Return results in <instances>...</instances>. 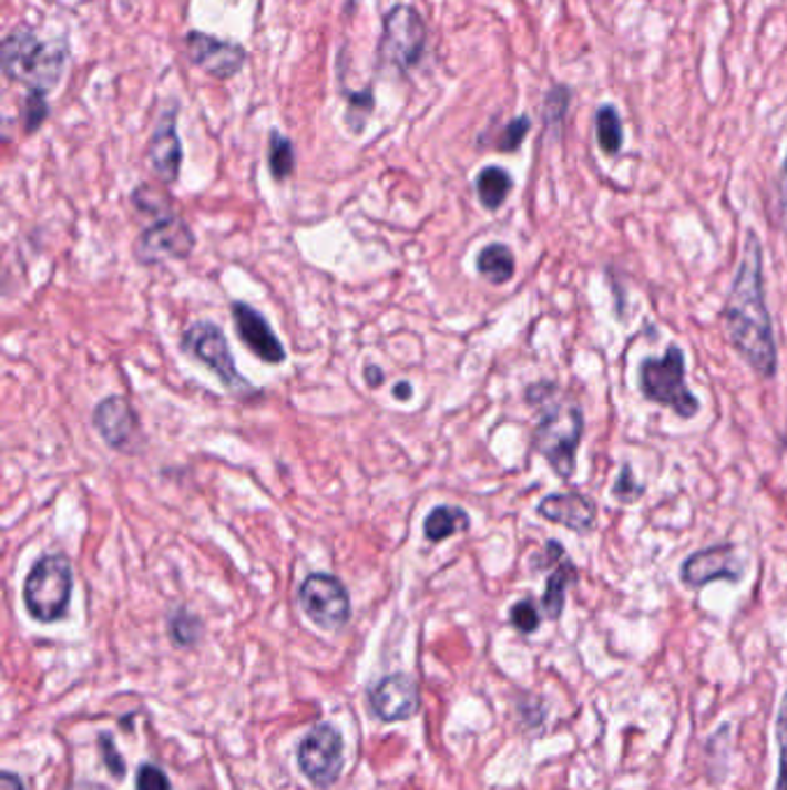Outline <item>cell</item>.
<instances>
[{
  "mask_svg": "<svg viewBox=\"0 0 787 790\" xmlns=\"http://www.w3.org/2000/svg\"><path fill=\"white\" fill-rule=\"evenodd\" d=\"M720 317L727 342L750 370L765 379H774L778 370V349L765 296V248L755 232H748L746 236L737 276L729 287Z\"/></svg>",
  "mask_w": 787,
  "mask_h": 790,
  "instance_id": "cell-1",
  "label": "cell"
},
{
  "mask_svg": "<svg viewBox=\"0 0 787 790\" xmlns=\"http://www.w3.org/2000/svg\"><path fill=\"white\" fill-rule=\"evenodd\" d=\"M527 402L539 407L541 412L533 447L559 479L569 481L578 470V449L584 438V412L580 402L561 393L550 381L529 387Z\"/></svg>",
  "mask_w": 787,
  "mask_h": 790,
  "instance_id": "cell-2",
  "label": "cell"
},
{
  "mask_svg": "<svg viewBox=\"0 0 787 790\" xmlns=\"http://www.w3.org/2000/svg\"><path fill=\"white\" fill-rule=\"evenodd\" d=\"M642 396L667 407L679 419H693L699 412V400L686 384V357L679 345H670L661 359H644L637 368Z\"/></svg>",
  "mask_w": 787,
  "mask_h": 790,
  "instance_id": "cell-3",
  "label": "cell"
},
{
  "mask_svg": "<svg viewBox=\"0 0 787 790\" xmlns=\"http://www.w3.org/2000/svg\"><path fill=\"white\" fill-rule=\"evenodd\" d=\"M65 53L51 44H44L25 29L12 31L3 42V70L10 79L31 86V91H44L59 84Z\"/></svg>",
  "mask_w": 787,
  "mask_h": 790,
  "instance_id": "cell-4",
  "label": "cell"
},
{
  "mask_svg": "<svg viewBox=\"0 0 787 790\" xmlns=\"http://www.w3.org/2000/svg\"><path fill=\"white\" fill-rule=\"evenodd\" d=\"M72 598V566L65 555H42L28 571L23 604L33 619L51 624L61 619Z\"/></svg>",
  "mask_w": 787,
  "mask_h": 790,
  "instance_id": "cell-5",
  "label": "cell"
},
{
  "mask_svg": "<svg viewBox=\"0 0 787 790\" xmlns=\"http://www.w3.org/2000/svg\"><path fill=\"white\" fill-rule=\"evenodd\" d=\"M183 349L194 357L200 363H204L215 377L222 381L224 387L241 393V391H252V387L245 381V377L238 372L234 353L229 349L227 336L213 321H196L183 334Z\"/></svg>",
  "mask_w": 787,
  "mask_h": 790,
  "instance_id": "cell-6",
  "label": "cell"
},
{
  "mask_svg": "<svg viewBox=\"0 0 787 790\" xmlns=\"http://www.w3.org/2000/svg\"><path fill=\"white\" fill-rule=\"evenodd\" d=\"M298 604L303 613L326 632H337L351 617L349 592L340 578L330 574L307 576L298 587Z\"/></svg>",
  "mask_w": 787,
  "mask_h": 790,
  "instance_id": "cell-7",
  "label": "cell"
},
{
  "mask_svg": "<svg viewBox=\"0 0 787 790\" xmlns=\"http://www.w3.org/2000/svg\"><path fill=\"white\" fill-rule=\"evenodd\" d=\"M345 766V742L333 726L319 724L305 735L298 747V768L317 788H328Z\"/></svg>",
  "mask_w": 787,
  "mask_h": 790,
  "instance_id": "cell-8",
  "label": "cell"
},
{
  "mask_svg": "<svg viewBox=\"0 0 787 790\" xmlns=\"http://www.w3.org/2000/svg\"><path fill=\"white\" fill-rule=\"evenodd\" d=\"M426 40H428L426 23L413 8L398 6L384 17V35H381L384 61L398 65L400 70H409L420 61Z\"/></svg>",
  "mask_w": 787,
  "mask_h": 790,
  "instance_id": "cell-9",
  "label": "cell"
},
{
  "mask_svg": "<svg viewBox=\"0 0 787 790\" xmlns=\"http://www.w3.org/2000/svg\"><path fill=\"white\" fill-rule=\"evenodd\" d=\"M194 248V234L190 225L176 213L160 215V220L142 232L134 243V257L139 264L155 266L190 257Z\"/></svg>",
  "mask_w": 787,
  "mask_h": 790,
  "instance_id": "cell-10",
  "label": "cell"
},
{
  "mask_svg": "<svg viewBox=\"0 0 787 790\" xmlns=\"http://www.w3.org/2000/svg\"><path fill=\"white\" fill-rule=\"evenodd\" d=\"M93 425L102 442L119 453H139L146 444L134 407L123 396L104 398L93 412Z\"/></svg>",
  "mask_w": 787,
  "mask_h": 790,
  "instance_id": "cell-11",
  "label": "cell"
},
{
  "mask_svg": "<svg viewBox=\"0 0 787 790\" xmlns=\"http://www.w3.org/2000/svg\"><path fill=\"white\" fill-rule=\"evenodd\" d=\"M682 583L691 589H699L714 581L739 583L744 576V566L737 560L735 543H718L712 548H702L688 555L682 564Z\"/></svg>",
  "mask_w": 787,
  "mask_h": 790,
  "instance_id": "cell-12",
  "label": "cell"
},
{
  "mask_svg": "<svg viewBox=\"0 0 787 790\" xmlns=\"http://www.w3.org/2000/svg\"><path fill=\"white\" fill-rule=\"evenodd\" d=\"M185 49L190 61L202 68L204 72H208L211 76L217 79H229L234 74L241 72V68L245 65V49L234 44V42H224L217 40L213 35L192 31L185 38Z\"/></svg>",
  "mask_w": 787,
  "mask_h": 790,
  "instance_id": "cell-13",
  "label": "cell"
},
{
  "mask_svg": "<svg viewBox=\"0 0 787 790\" xmlns=\"http://www.w3.org/2000/svg\"><path fill=\"white\" fill-rule=\"evenodd\" d=\"M232 315L243 345L255 353V357L273 366L285 363L287 351L275 336V331L270 329V324L264 319V315H259L255 308L241 301L232 304Z\"/></svg>",
  "mask_w": 787,
  "mask_h": 790,
  "instance_id": "cell-14",
  "label": "cell"
},
{
  "mask_svg": "<svg viewBox=\"0 0 787 790\" xmlns=\"http://www.w3.org/2000/svg\"><path fill=\"white\" fill-rule=\"evenodd\" d=\"M418 687L409 675L396 673L384 677L370 689L372 712L384 721H402L418 712Z\"/></svg>",
  "mask_w": 787,
  "mask_h": 790,
  "instance_id": "cell-15",
  "label": "cell"
},
{
  "mask_svg": "<svg viewBox=\"0 0 787 790\" xmlns=\"http://www.w3.org/2000/svg\"><path fill=\"white\" fill-rule=\"evenodd\" d=\"M536 513L550 523H556L578 534H586L596 527L599 509L594 500L582 493H554L541 500Z\"/></svg>",
  "mask_w": 787,
  "mask_h": 790,
  "instance_id": "cell-16",
  "label": "cell"
},
{
  "mask_svg": "<svg viewBox=\"0 0 787 790\" xmlns=\"http://www.w3.org/2000/svg\"><path fill=\"white\" fill-rule=\"evenodd\" d=\"M149 160L153 172L160 176L164 183H174L181 174V162H183V148L181 140L176 134V123H174V112H168L157 130L153 132L151 144H149Z\"/></svg>",
  "mask_w": 787,
  "mask_h": 790,
  "instance_id": "cell-17",
  "label": "cell"
},
{
  "mask_svg": "<svg viewBox=\"0 0 787 790\" xmlns=\"http://www.w3.org/2000/svg\"><path fill=\"white\" fill-rule=\"evenodd\" d=\"M476 268L486 280L492 285H505L511 283L515 276V255L503 243H490L478 253L476 257Z\"/></svg>",
  "mask_w": 787,
  "mask_h": 790,
  "instance_id": "cell-18",
  "label": "cell"
},
{
  "mask_svg": "<svg viewBox=\"0 0 787 790\" xmlns=\"http://www.w3.org/2000/svg\"><path fill=\"white\" fill-rule=\"evenodd\" d=\"M578 581V568L571 560H561L550 574L543 592V611L548 619H559L566 606V589Z\"/></svg>",
  "mask_w": 787,
  "mask_h": 790,
  "instance_id": "cell-19",
  "label": "cell"
},
{
  "mask_svg": "<svg viewBox=\"0 0 787 790\" xmlns=\"http://www.w3.org/2000/svg\"><path fill=\"white\" fill-rule=\"evenodd\" d=\"M469 525H471V521H469V513L464 509L446 504V506H437L428 513L426 523H423V532L430 543H439V541L451 538L458 532H467Z\"/></svg>",
  "mask_w": 787,
  "mask_h": 790,
  "instance_id": "cell-20",
  "label": "cell"
},
{
  "mask_svg": "<svg viewBox=\"0 0 787 790\" xmlns=\"http://www.w3.org/2000/svg\"><path fill=\"white\" fill-rule=\"evenodd\" d=\"M511 189H513V178L501 167H486L476 178L478 199H481V204L488 211H497L499 206H503V202L511 195Z\"/></svg>",
  "mask_w": 787,
  "mask_h": 790,
  "instance_id": "cell-21",
  "label": "cell"
},
{
  "mask_svg": "<svg viewBox=\"0 0 787 790\" xmlns=\"http://www.w3.org/2000/svg\"><path fill=\"white\" fill-rule=\"evenodd\" d=\"M596 140L605 155H616L624 146V130L622 119L616 114V109L605 104L596 114Z\"/></svg>",
  "mask_w": 787,
  "mask_h": 790,
  "instance_id": "cell-22",
  "label": "cell"
},
{
  "mask_svg": "<svg viewBox=\"0 0 787 790\" xmlns=\"http://www.w3.org/2000/svg\"><path fill=\"white\" fill-rule=\"evenodd\" d=\"M268 165L270 174L275 181H287L294 174V146L287 137H283L279 132L270 134V148H268Z\"/></svg>",
  "mask_w": 787,
  "mask_h": 790,
  "instance_id": "cell-23",
  "label": "cell"
},
{
  "mask_svg": "<svg viewBox=\"0 0 787 790\" xmlns=\"http://www.w3.org/2000/svg\"><path fill=\"white\" fill-rule=\"evenodd\" d=\"M168 632H172V638L178 645H192L200 640L202 622L185 611H178L176 615L168 617Z\"/></svg>",
  "mask_w": 787,
  "mask_h": 790,
  "instance_id": "cell-24",
  "label": "cell"
},
{
  "mask_svg": "<svg viewBox=\"0 0 787 790\" xmlns=\"http://www.w3.org/2000/svg\"><path fill=\"white\" fill-rule=\"evenodd\" d=\"M132 202L134 206L142 211V213H157V215H166V213H172L168 211V199L162 189L153 187V185H142V187H136L134 189V195H132Z\"/></svg>",
  "mask_w": 787,
  "mask_h": 790,
  "instance_id": "cell-25",
  "label": "cell"
},
{
  "mask_svg": "<svg viewBox=\"0 0 787 790\" xmlns=\"http://www.w3.org/2000/svg\"><path fill=\"white\" fill-rule=\"evenodd\" d=\"M569 102H571V93L569 89H561V86H554L548 98H545V112H543V121L548 127H559L561 123H564L566 119V112H569Z\"/></svg>",
  "mask_w": 787,
  "mask_h": 790,
  "instance_id": "cell-26",
  "label": "cell"
},
{
  "mask_svg": "<svg viewBox=\"0 0 787 790\" xmlns=\"http://www.w3.org/2000/svg\"><path fill=\"white\" fill-rule=\"evenodd\" d=\"M529 127H531V121L527 116H518L513 119L509 125H505L501 130V134L497 137V148L501 153H513L522 146L524 137L529 134Z\"/></svg>",
  "mask_w": 787,
  "mask_h": 790,
  "instance_id": "cell-27",
  "label": "cell"
},
{
  "mask_svg": "<svg viewBox=\"0 0 787 790\" xmlns=\"http://www.w3.org/2000/svg\"><path fill=\"white\" fill-rule=\"evenodd\" d=\"M511 624L520 634H533L541 626V615L531 598H522L511 608Z\"/></svg>",
  "mask_w": 787,
  "mask_h": 790,
  "instance_id": "cell-28",
  "label": "cell"
},
{
  "mask_svg": "<svg viewBox=\"0 0 787 790\" xmlns=\"http://www.w3.org/2000/svg\"><path fill=\"white\" fill-rule=\"evenodd\" d=\"M642 495H644V485L635 481V476H633V472H631V465H624V468H622V474L616 476V481H614L612 497L620 500L622 504H633V502H637Z\"/></svg>",
  "mask_w": 787,
  "mask_h": 790,
  "instance_id": "cell-29",
  "label": "cell"
},
{
  "mask_svg": "<svg viewBox=\"0 0 787 790\" xmlns=\"http://www.w3.org/2000/svg\"><path fill=\"white\" fill-rule=\"evenodd\" d=\"M49 114L44 91H31L25 100V132H35Z\"/></svg>",
  "mask_w": 787,
  "mask_h": 790,
  "instance_id": "cell-30",
  "label": "cell"
},
{
  "mask_svg": "<svg viewBox=\"0 0 787 790\" xmlns=\"http://www.w3.org/2000/svg\"><path fill=\"white\" fill-rule=\"evenodd\" d=\"M778 745H780V758H778L776 790H787V698L783 702V710L778 717Z\"/></svg>",
  "mask_w": 787,
  "mask_h": 790,
  "instance_id": "cell-31",
  "label": "cell"
},
{
  "mask_svg": "<svg viewBox=\"0 0 787 790\" xmlns=\"http://www.w3.org/2000/svg\"><path fill=\"white\" fill-rule=\"evenodd\" d=\"M136 790H172V781L157 766H142L136 772Z\"/></svg>",
  "mask_w": 787,
  "mask_h": 790,
  "instance_id": "cell-32",
  "label": "cell"
},
{
  "mask_svg": "<svg viewBox=\"0 0 787 790\" xmlns=\"http://www.w3.org/2000/svg\"><path fill=\"white\" fill-rule=\"evenodd\" d=\"M100 749H102V758H104V766L111 770V774H116L119 779L125 774V762L114 745V740L109 738V735H102L100 738Z\"/></svg>",
  "mask_w": 787,
  "mask_h": 790,
  "instance_id": "cell-33",
  "label": "cell"
},
{
  "mask_svg": "<svg viewBox=\"0 0 787 790\" xmlns=\"http://www.w3.org/2000/svg\"><path fill=\"white\" fill-rule=\"evenodd\" d=\"M776 215H778V227L780 232L787 236V157L785 165L778 178V206H776Z\"/></svg>",
  "mask_w": 787,
  "mask_h": 790,
  "instance_id": "cell-34",
  "label": "cell"
},
{
  "mask_svg": "<svg viewBox=\"0 0 787 790\" xmlns=\"http://www.w3.org/2000/svg\"><path fill=\"white\" fill-rule=\"evenodd\" d=\"M566 557V551L559 546V541H548L545 543V551L541 555L533 557V568H545V566H552V564H559L561 560Z\"/></svg>",
  "mask_w": 787,
  "mask_h": 790,
  "instance_id": "cell-35",
  "label": "cell"
},
{
  "mask_svg": "<svg viewBox=\"0 0 787 790\" xmlns=\"http://www.w3.org/2000/svg\"><path fill=\"white\" fill-rule=\"evenodd\" d=\"M365 381H368V387H372V389H379L381 384H384V370L379 368V366H375V363H370L368 368H365Z\"/></svg>",
  "mask_w": 787,
  "mask_h": 790,
  "instance_id": "cell-36",
  "label": "cell"
},
{
  "mask_svg": "<svg viewBox=\"0 0 787 790\" xmlns=\"http://www.w3.org/2000/svg\"><path fill=\"white\" fill-rule=\"evenodd\" d=\"M0 790H25V788L19 777H14L12 772H3V777H0Z\"/></svg>",
  "mask_w": 787,
  "mask_h": 790,
  "instance_id": "cell-37",
  "label": "cell"
},
{
  "mask_svg": "<svg viewBox=\"0 0 787 790\" xmlns=\"http://www.w3.org/2000/svg\"><path fill=\"white\" fill-rule=\"evenodd\" d=\"M392 396H396V400H409L411 398V384H407V381H400V384H396V389H392Z\"/></svg>",
  "mask_w": 787,
  "mask_h": 790,
  "instance_id": "cell-38",
  "label": "cell"
},
{
  "mask_svg": "<svg viewBox=\"0 0 787 790\" xmlns=\"http://www.w3.org/2000/svg\"><path fill=\"white\" fill-rule=\"evenodd\" d=\"M70 790H109V788L102 783H95V781H79Z\"/></svg>",
  "mask_w": 787,
  "mask_h": 790,
  "instance_id": "cell-39",
  "label": "cell"
}]
</instances>
